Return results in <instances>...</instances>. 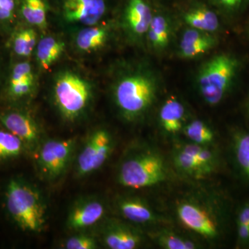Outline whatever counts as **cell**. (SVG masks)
<instances>
[{
    "mask_svg": "<svg viewBox=\"0 0 249 249\" xmlns=\"http://www.w3.org/2000/svg\"><path fill=\"white\" fill-rule=\"evenodd\" d=\"M117 209L124 219L134 224L150 225L160 220L150 206L139 197H121L117 201Z\"/></svg>",
    "mask_w": 249,
    "mask_h": 249,
    "instance_id": "obj_15",
    "label": "cell"
},
{
    "mask_svg": "<svg viewBox=\"0 0 249 249\" xmlns=\"http://www.w3.org/2000/svg\"><path fill=\"white\" fill-rule=\"evenodd\" d=\"M240 69L238 59L230 53L214 55L201 65L196 77L201 97L211 106L222 102L231 89Z\"/></svg>",
    "mask_w": 249,
    "mask_h": 249,
    "instance_id": "obj_3",
    "label": "cell"
},
{
    "mask_svg": "<svg viewBox=\"0 0 249 249\" xmlns=\"http://www.w3.org/2000/svg\"><path fill=\"white\" fill-rule=\"evenodd\" d=\"M76 142L73 139H49L41 143L37 154L40 175L49 181L62 176L70 164Z\"/></svg>",
    "mask_w": 249,
    "mask_h": 249,
    "instance_id": "obj_6",
    "label": "cell"
},
{
    "mask_svg": "<svg viewBox=\"0 0 249 249\" xmlns=\"http://www.w3.org/2000/svg\"><path fill=\"white\" fill-rule=\"evenodd\" d=\"M166 175V167L161 156L146 149L123 160L118 171V181L126 188L140 189L161 183Z\"/></svg>",
    "mask_w": 249,
    "mask_h": 249,
    "instance_id": "obj_4",
    "label": "cell"
},
{
    "mask_svg": "<svg viewBox=\"0 0 249 249\" xmlns=\"http://www.w3.org/2000/svg\"><path fill=\"white\" fill-rule=\"evenodd\" d=\"M173 162L178 171L196 178L209 176L216 169L217 163L215 153L208 145L192 142L176 147Z\"/></svg>",
    "mask_w": 249,
    "mask_h": 249,
    "instance_id": "obj_7",
    "label": "cell"
},
{
    "mask_svg": "<svg viewBox=\"0 0 249 249\" xmlns=\"http://www.w3.org/2000/svg\"><path fill=\"white\" fill-rule=\"evenodd\" d=\"M238 224L249 225V203L241 208L237 217V225Z\"/></svg>",
    "mask_w": 249,
    "mask_h": 249,
    "instance_id": "obj_33",
    "label": "cell"
},
{
    "mask_svg": "<svg viewBox=\"0 0 249 249\" xmlns=\"http://www.w3.org/2000/svg\"><path fill=\"white\" fill-rule=\"evenodd\" d=\"M25 148L24 142L17 136L0 129V161L19 157Z\"/></svg>",
    "mask_w": 249,
    "mask_h": 249,
    "instance_id": "obj_22",
    "label": "cell"
},
{
    "mask_svg": "<svg viewBox=\"0 0 249 249\" xmlns=\"http://www.w3.org/2000/svg\"><path fill=\"white\" fill-rule=\"evenodd\" d=\"M177 214L185 227L206 238L214 239L219 235V225L213 214L196 201L183 200L178 203Z\"/></svg>",
    "mask_w": 249,
    "mask_h": 249,
    "instance_id": "obj_9",
    "label": "cell"
},
{
    "mask_svg": "<svg viewBox=\"0 0 249 249\" xmlns=\"http://www.w3.org/2000/svg\"><path fill=\"white\" fill-rule=\"evenodd\" d=\"M54 96L62 115L72 121L83 114L88 107L91 89L89 85L80 77L65 73L56 80Z\"/></svg>",
    "mask_w": 249,
    "mask_h": 249,
    "instance_id": "obj_5",
    "label": "cell"
},
{
    "mask_svg": "<svg viewBox=\"0 0 249 249\" xmlns=\"http://www.w3.org/2000/svg\"><path fill=\"white\" fill-rule=\"evenodd\" d=\"M237 233H238L239 241L241 243H247L249 241V225L238 224Z\"/></svg>",
    "mask_w": 249,
    "mask_h": 249,
    "instance_id": "obj_34",
    "label": "cell"
},
{
    "mask_svg": "<svg viewBox=\"0 0 249 249\" xmlns=\"http://www.w3.org/2000/svg\"><path fill=\"white\" fill-rule=\"evenodd\" d=\"M187 138L194 143L209 145L214 140V133L209 125L200 120H194L183 127Z\"/></svg>",
    "mask_w": 249,
    "mask_h": 249,
    "instance_id": "obj_23",
    "label": "cell"
},
{
    "mask_svg": "<svg viewBox=\"0 0 249 249\" xmlns=\"http://www.w3.org/2000/svg\"><path fill=\"white\" fill-rule=\"evenodd\" d=\"M15 0H0V19L6 20L12 18Z\"/></svg>",
    "mask_w": 249,
    "mask_h": 249,
    "instance_id": "obj_32",
    "label": "cell"
},
{
    "mask_svg": "<svg viewBox=\"0 0 249 249\" xmlns=\"http://www.w3.org/2000/svg\"><path fill=\"white\" fill-rule=\"evenodd\" d=\"M22 13L26 20L34 25L44 27L47 24V11L42 0H24Z\"/></svg>",
    "mask_w": 249,
    "mask_h": 249,
    "instance_id": "obj_24",
    "label": "cell"
},
{
    "mask_svg": "<svg viewBox=\"0 0 249 249\" xmlns=\"http://www.w3.org/2000/svg\"><path fill=\"white\" fill-rule=\"evenodd\" d=\"M105 0H64L63 12L69 22L87 25L96 24L104 16Z\"/></svg>",
    "mask_w": 249,
    "mask_h": 249,
    "instance_id": "obj_13",
    "label": "cell"
},
{
    "mask_svg": "<svg viewBox=\"0 0 249 249\" xmlns=\"http://www.w3.org/2000/svg\"><path fill=\"white\" fill-rule=\"evenodd\" d=\"M64 247L67 249H95L98 248V243L93 236L80 233L67 239Z\"/></svg>",
    "mask_w": 249,
    "mask_h": 249,
    "instance_id": "obj_29",
    "label": "cell"
},
{
    "mask_svg": "<svg viewBox=\"0 0 249 249\" xmlns=\"http://www.w3.org/2000/svg\"><path fill=\"white\" fill-rule=\"evenodd\" d=\"M106 213V205L97 198L80 199L73 205L69 213L67 227L73 231L88 229L99 222Z\"/></svg>",
    "mask_w": 249,
    "mask_h": 249,
    "instance_id": "obj_12",
    "label": "cell"
},
{
    "mask_svg": "<svg viewBox=\"0 0 249 249\" xmlns=\"http://www.w3.org/2000/svg\"><path fill=\"white\" fill-rule=\"evenodd\" d=\"M146 35L152 48L157 52L164 50L169 45L171 37L169 18L160 13L153 15Z\"/></svg>",
    "mask_w": 249,
    "mask_h": 249,
    "instance_id": "obj_19",
    "label": "cell"
},
{
    "mask_svg": "<svg viewBox=\"0 0 249 249\" xmlns=\"http://www.w3.org/2000/svg\"><path fill=\"white\" fill-rule=\"evenodd\" d=\"M101 240L108 249H134L142 245L143 237L132 226L116 219H109L103 225Z\"/></svg>",
    "mask_w": 249,
    "mask_h": 249,
    "instance_id": "obj_10",
    "label": "cell"
},
{
    "mask_svg": "<svg viewBox=\"0 0 249 249\" xmlns=\"http://www.w3.org/2000/svg\"><path fill=\"white\" fill-rule=\"evenodd\" d=\"M0 122L6 130L17 136L29 150H35L40 145V130L36 121L19 111H8L0 115Z\"/></svg>",
    "mask_w": 249,
    "mask_h": 249,
    "instance_id": "obj_11",
    "label": "cell"
},
{
    "mask_svg": "<svg viewBox=\"0 0 249 249\" xmlns=\"http://www.w3.org/2000/svg\"><path fill=\"white\" fill-rule=\"evenodd\" d=\"M159 89L158 79L151 71L134 72L123 77L116 83L114 101L126 120H137L153 106Z\"/></svg>",
    "mask_w": 249,
    "mask_h": 249,
    "instance_id": "obj_1",
    "label": "cell"
},
{
    "mask_svg": "<svg viewBox=\"0 0 249 249\" xmlns=\"http://www.w3.org/2000/svg\"><path fill=\"white\" fill-rule=\"evenodd\" d=\"M36 44V34L32 29L19 32L14 40L15 52L20 56H29Z\"/></svg>",
    "mask_w": 249,
    "mask_h": 249,
    "instance_id": "obj_27",
    "label": "cell"
},
{
    "mask_svg": "<svg viewBox=\"0 0 249 249\" xmlns=\"http://www.w3.org/2000/svg\"><path fill=\"white\" fill-rule=\"evenodd\" d=\"M107 38V33L104 29L91 27L80 31L77 36L76 44L78 48L85 52L97 50L104 45Z\"/></svg>",
    "mask_w": 249,
    "mask_h": 249,
    "instance_id": "obj_21",
    "label": "cell"
},
{
    "mask_svg": "<svg viewBox=\"0 0 249 249\" xmlns=\"http://www.w3.org/2000/svg\"><path fill=\"white\" fill-rule=\"evenodd\" d=\"M24 80H34L31 65L27 62L16 65L11 75V82Z\"/></svg>",
    "mask_w": 249,
    "mask_h": 249,
    "instance_id": "obj_31",
    "label": "cell"
},
{
    "mask_svg": "<svg viewBox=\"0 0 249 249\" xmlns=\"http://www.w3.org/2000/svg\"><path fill=\"white\" fill-rule=\"evenodd\" d=\"M156 242L161 248L165 249H195L197 245L189 239L170 231L163 230L155 235Z\"/></svg>",
    "mask_w": 249,
    "mask_h": 249,
    "instance_id": "obj_25",
    "label": "cell"
},
{
    "mask_svg": "<svg viewBox=\"0 0 249 249\" xmlns=\"http://www.w3.org/2000/svg\"><path fill=\"white\" fill-rule=\"evenodd\" d=\"M236 160L244 175L249 179V133L240 132L234 138Z\"/></svg>",
    "mask_w": 249,
    "mask_h": 249,
    "instance_id": "obj_26",
    "label": "cell"
},
{
    "mask_svg": "<svg viewBox=\"0 0 249 249\" xmlns=\"http://www.w3.org/2000/svg\"><path fill=\"white\" fill-rule=\"evenodd\" d=\"M114 148L111 134L105 129L92 132L77 158L76 171L80 178L88 176L105 164Z\"/></svg>",
    "mask_w": 249,
    "mask_h": 249,
    "instance_id": "obj_8",
    "label": "cell"
},
{
    "mask_svg": "<svg viewBox=\"0 0 249 249\" xmlns=\"http://www.w3.org/2000/svg\"><path fill=\"white\" fill-rule=\"evenodd\" d=\"M216 42L217 39L210 33L189 27L181 36L178 54L182 58L194 59L215 47Z\"/></svg>",
    "mask_w": 249,
    "mask_h": 249,
    "instance_id": "obj_14",
    "label": "cell"
},
{
    "mask_svg": "<svg viewBox=\"0 0 249 249\" xmlns=\"http://www.w3.org/2000/svg\"><path fill=\"white\" fill-rule=\"evenodd\" d=\"M6 209L23 231L38 232L46 224V207L40 191L19 178L11 179L6 191Z\"/></svg>",
    "mask_w": 249,
    "mask_h": 249,
    "instance_id": "obj_2",
    "label": "cell"
},
{
    "mask_svg": "<svg viewBox=\"0 0 249 249\" xmlns=\"http://www.w3.org/2000/svg\"><path fill=\"white\" fill-rule=\"evenodd\" d=\"M185 108L177 98H168L160 111V121L162 129L166 133H178L183 127Z\"/></svg>",
    "mask_w": 249,
    "mask_h": 249,
    "instance_id": "obj_18",
    "label": "cell"
},
{
    "mask_svg": "<svg viewBox=\"0 0 249 249\" xmlns=\"http://www.w3.org/2000/svg\"><path fill=\"white\" fill-rule=\"evenodd\" d=\"M153 15L147 0H129L124 14L127 29L137 37L146 35Z\"/></svg>",
    "mask_w": 249,
    "mask_h": 249,
    "instance_id": "obj_16",
    "label": "cell"
},
{
    "mask_svg": "<svg viewBox=\"0 0 249 249\" xmlns=\"http://www.w3.org/2000/svg\"><path fill=\"white\" fill-rule=\"evenodd\" d=\"M34 80H24L11 82L10 93L14 98H22L27 96L32 90Z\"/></svg>",
    "mask_w": 249,
    "mask_h": 249,
    "instance_id": "obj_30",
    "label": "cell"
},
{
    "mask_svg": "<svg viewBox=\"0 0 249 249\" xmlns=\"http://www.w3.org/2000/svg\"><path fill=\"white\" fill-rule=\"evenodd\" d=\"M214 6L227 16L242 12L249 6V0H209Z\"/></svg>",
    "mask_w": 249,
    "mask_h": 249,
    "instance_id": "obj_28",
    "label": "cell"
},
{
    "mask_svg": "<svg viewBox=\"0 0 249 249\" xmlns=\"http://www.w3.org/2000/svg\"><path fill=\"white\" fill-rule=\"evenodd\" d=\"M183 20L189 27L204 32L213 33L219 30V18L214 11L201 3L192 4L183 14Z\"/></svg>",
    "mask_w": 249,
    "mask_h": 249,
    "instance_id": "obj_17",
    "label": "cell"
},
{
    "mask_svg": "<svg viewBox=\"0 0 249 249\" xmlns=\"http://www.w3.org/2000/svg\"><path fill=\"white\" fill-rule=\"evenodd\" d=\"M64 44L52 37H44L39 42L37 57L41 66L48 69L56 61L64 51Z\"/></svg>",
    "mask_w": 249,
    "mask_h": 249,
    "instance_id": "obj_20",
    "label": "cell"
}]
</instances>
